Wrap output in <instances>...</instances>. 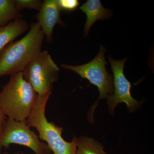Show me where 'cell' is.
I'll return each instance as SVG.
<instances>
[{
	"label": "cell",
	"mask_w": 154,
	"mask_h": 154,
	"mask_svg": "<svg viewBox=\"0 0 154 154\" xmlns=\"http://www.w3.org/2000/svg\"><path fill=\"white\" fill-rule=\"evenodd\" d=\"M80 9L87 15V21L84 30L86 36L96 21L109 19L112 16L110 10L104 8L99 0H88L80 7Z\"/></svg>",
	"instance_id": "9c48e42d"
},
{
	"label": "cell",
	"mask_w": 154,
	"mask_h": 154,
	"mask_svg": "<svg viewBox=\"0 0 154 154\" xmlns=\"http://www.w3.org/2000/svg\"><path fill=\"white\" fill-rule=\"evenodd\" d=\"M3 154H9V153L8 152H4Z\"/></svg>",
	"instance_id": "2e32d148"
},
{
	"label": "cell",
	"mask_w": 154,
	"mask_h": 154,
	"mask_svg": "<svg viewBox=\"0 0 154 154\" xmlns=\"http://www.w3.org/2000/svg\"><path fill=\"white\" fill-rule=\"evenodd\" d=\"M105 48L100 47L98 55L92 61L82 65L74 66L63 64L62 68L73 71L83 79H87L91 84L96 86L100 95L98 100L91 107L88 113V119L92 124L94 123V111L100 99L107 98L113 93V77L105 67L107 64L105 60Z\"/></svg>",
	"instance_id": "277c9868"
},
{
	"label": "cell",
	"mask_w": 154,
	"mask_h": 154,
	"mask_svg": "<svg viewBox=\"0 0 154 154\" xmlns=\"http://www.w3.org/2000/svg\"><path fill=\"white\" fill-rule=\"evenodd\" d=\"M45 37L39 25L33 23L24 37L7 45L0 52V78L23 72L42 51Z\"/></svg>",
	"instance_id": "6da1fadb"
},
{
	"label": "cell",
	"mask_w": 154,
	"mask_h": 154,
	"mask_svg": "<svg viewBox=\"0 0 154 154\" xmlns=\"http://www.w3.org/2000/svg\"><path fill=\"white\" fill-rule=\"evenodd\" d=\"M61 11L57 0H45L39 13L35 17L48 43L52 42L55 25L57 24L62 26L64 25L60 19Z\"/></svg>",
	"instance_id": "ba28073f"
},
{
	"label": "cell",
	"mask_w": 154,
	"mask_h": 154,
	"mask_svg": "<svg viewBox=\"0 0 154 154\" xmlns=\"http://www.w3.org/2000/svg\"><path fill=\"white\" fill-rule=\"evenodd\" d=\"M7 119L8 118L3 113L1 107H0V136H1L2 133L3 126H4V125L5 124Z\"/></svg>",
	"instance_id": "9a60e30c"
},
{
	"label": "cell",
	"mask_w": 154,
	"mask_h": 154,
	"mask_svg": "<svg viewBox=\"0 0 154 154\" xmlns=\"http://www.w3.org/2000/svg\"><path fill=\"white\" fill-rule=\"evenodd\" d=\"M57 2L61 10L65 11H74L79 5L78 0H57Z\"/></svg>",
	"instance_id": "5bb4252c"
},
{
	"label": "cell",
	"mask_w": 154,
	"mask_h": 154,
	"mask_svg": "<svg viewBox=\"0 0 154 154\" xmlns=\"http://www.w3.org/2000/svg\"><path fill=\"white\" fill-rule=\"evenodd\" d=\"M38 96L24 79L22 72L14 74L0 92V107L7 118L25 121L33 110Z\"/></svg>",
	"instance_id": "7a4b0ae2"
},
{
	"label": "cell",
	"mask_w": 154,
	"mask_h": 154,
	"mask_svg": "<svg viewBox=\"0 0 154 154\" xmlns=\"http://www.w3.org/2000/svg\"><path fill=\"white\" fill-rule=\"evenodd\" d=\"M43 2L41 0H16L17 8L20 11L24 9H29L39 11Z\"/></svg>",
	"instance_id": "4fadbf2b"
},
{
	"label": "cell",
	"mask_w": 154,
	"mask_h": 154,
	"mask_svg": "<svg viewBox=\"0 0 154 154\" xmlns=\"http://www.w3.org/2000/svg\"><path fill=\"white\" fill-rule=\"evenodd\" d=\"M51 95L38 96L30 115L25 120L26 124L30 128H36L39 139L45 141L54 154H76V137L74 136L71 142L65 140L62 137L63 128L46 118L45 107Z\"/></svg>",
	"instance_id": "3957f363"
},
{
	"label": "cell",
	"mask_w": 154,
	"mask_h": 154,
	"mask_svg": "<svg viewBox=\"0 0 154 154\" xmlns=\"http://www.w3.org/2000/svg\"><path fill=\"white\" fill-rule=\"evenodd\" d=\"M29 25L26 20L16 19L8 25L0 28V52L7 45L26 32Z\"/></svg>",
	"instance_id": "30bf717a"
},
{
	"label": "cell",
	"mask_w": 154,
	"mask_h": 154,
	"mask_svg": "<svg viewBox=\"0 0 154 154\" xmlns=\"http://www.w3.org/2000/svg\"><path fill=\"white\" fill-rule=\"evenodd\" d=\"M22 154H25V153H22Z\"/></svg>",
	"instance_id": "e0dca14e"
},
{
	"label": "cell",
	"mask_w": 154,
	"mask_h": 154,
	"mask_svg": "<svg viewBox=\"0 0 154 154\" xmlns=\"http://www.w3.org/2000/svg\"><path fill=\"white\" fill-rule=\"evenodd\" d=\"M16 0H0V28L16 19H22Z\"/></svg>",
	"instance_id": "8fae6325"
},
{
	"label": "cell",
	"mask_w": 154,
	"mask_h": 154,
	"mask_svg": "<svg viewBox=\"0 0 154 154\" xmlns=\"http://www.w3.org/2000/svg\"><path fill=\"white\" fill-rule=\"evenodd\" d=\"M126 58L122 60H114L109 57V62L113 73V93L107 98L108 110L113 115L115 107L122 102L125 103L128 110L133 112L140 107L141 102L134 99L131 94V85L124 75V67Z\"/></svg>",
	"instance_id": "52a82bcc"
},
{
	"label": "cell",
	"mask_w": 154,
	"mask_h": 154,
	"mask_svg": "<svg viewBox=\"0 0 154 154\" xmlns=\"http://www.w3.org/2000/svg\"><path fill=\"white\" fill-rule=\"evenodd\" d=\"M12 144L28 147L35 154H51L46 143L42 142L38 135L30 129L25 121H17L8 118L0 136V151L8 149Z\"/></svg>",
	"instance_id": "8992f818"
},
{
	"label": "cell",
	"mask_w": 154,
	"mask_h": 154,
	"mask_svg": "<svg viewBox=\"0 0 154 154\" xmlns=\"http://www.w3.org/2000/svg\"><path fill=\"white\" fill-rule=\"evenodd\" d=\"M104 146L98 141L85 136L78 139L76 154H107Z\"/></svg>",
	"instance_id": "7c38bea8"
},
{
	"label": "cell",
	"mask_w": 154,
	"mask_h": 154,
	"mask_svg": "<svg viewBox=\"0 0 154 154\" xmlns=\"http://www.w3.org/2000/svg\"><path fill=\"white\" fill-rule=\"evenodd\" d=\"M60 69L47 50L42 51L23 70L24 79L38 96L51 94L53 84L57 82Z\"/></svg>",
	"instance_id": "5b68a950"
}]
</instances>
